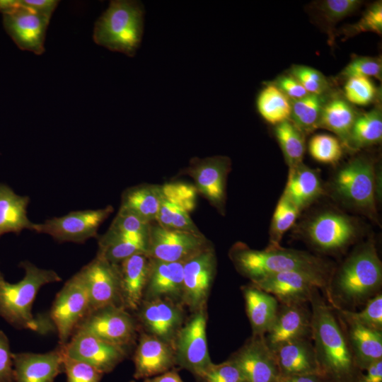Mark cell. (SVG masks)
<instances>
[{"label":"cell","mask_w":382,"mask_h":382,"mask_svg":"<svg viewBox=\"0 0 382 382\" xmlns=\"http://www.w3.org/2000/svg\"><path fill=\"white\" fill-rule=\"evenodd\" d=\"M315 289L309 301L311 338L321 375L329 382H357L356 366L343 323L335 309Z\"/></svg>","instance_id":"6da1fadb"},{"label":"cell","mask_w":382,"mask_h":382,"mask_svg":"<svg viewBox=\"0 0 382 382\" xmlns=\"http://www.w3.org/2000/svg\"><path fill=\"white\" fill-rule=\"evenodd\" d=\"M382 263L373 243L359 247L349 256L325 288L330 305L349 310L364 304L379 293Z\"/></svg>","instance_id":"7a4b0ae2"},{"label":"cell","mask_w":382,"mask_h":382,"mask_svg":"<svg viewBox=\"0 0 382 382\" xmlns=\"http://www.w3.org/2000/svg\"><path fill=\"white\" fill-rule=\"evenodd\" d=\"M23 278L17 283L8 282L0 271V317L18 329L45 332L52 325L50 319H37L32 313L35 299L42 286L62 281L52 270L42 269L29 261L21 262Z\"/></svg>","instance_id":"3957f363"},{"label":"cell","mask_w":382,"mask_h":382,"mask_svg":"<svg viewBox=\"0 0 382 382\" xmlns=\"http://www.w3.org/2000/svg\"><path fill=\"white\" fill-rule=\"evenodd\" d=\"M229 256L237 271L252 283L286 271H303L328 277L330 275V266L323 259L306 251L280 245H269L260 250L237 243L231 248Z\"/></svg>","instance_id":"277c9868"},{"label":"cell","mask_w":382,"mask_h":382,"mask_svg":"<svg viewBox=\"0 0 382 382\" xmlns=\"http://www.w3.org/2000/svg\"><path fill=\"white\" fill-rule=\"evenodd\" d=\"M144 16L140 1H111L95 23L93 40L111 51L134 57L143 36Z\"/></svg>","instance_id":"5b68a950"},{"label":"cell","mask_w":382,"mask_h":382,"mask_svg":"<svg viewBox=\"0 0 382 382\" xmlns=\"http://www.w3.org/2000/svg\"><path fill=\"white\" fill-rule=\"evenodd\" d=\"M89 312V297L78 272L64 284L52 303L50 319L57 330L59 346L65 345Z\"/></svg>","instance_id":"8992f818"},{"label":"cell","mask_w":382,"mask_h":382,"mask_svg":"<svg viewBox=\"0 0 382 382\" xmlns=\"http://www.w3.org/2000/svg\"><path fill=\"white\" fill-rule=\"evenodd\" d=\"M207 306L192 312L176 337L174 351L175 364L200 378L213 363L206 334Z\"/></svg>","instance_id":"52a82bcc"},{"label":"cell","mask_w":382,"mask_h":382,"mask_svg":"<svg viewBox=\"0 0 382 382\" xmlns=\"http://www.w3.org/2000/svg\"><path fill=\"white\" fill-rule=\"evenodd\" d=\"M138 328L137 320L123 306H110L89 312L76 331L88 332L127 350L135 342Z\"/></svg>","instance_id":"ba28073f"},{"label":"cell","mask_w":382,"mask_h":382,"mask_svg":"<svg viewBox=\"0 0 382 382\" xmlns=\"http://www.w3.org/2000/svg\"><path fill=\"white\" fill-rule=\"evenodd\" d=\"M112 212L110 205L97 209L71 212L35 224L34 231L47 234L59 243H82L97 236L99 227Z\"/></svg>","instance_id":"9c48e42d"},{"label":"cell","mask_w":382,"mask_h":382,"mask_svg":"<svg viewBox=\"0 0 382 382\" xmlns=\"http://www.w3.org/2000/svg\"><path fill=\"white\" fill-rule=\"evenodd\" d=\"M335 189L346 202L368 213H375V173L372 163L357 158L342 168L335 178Z\"/></svg>","instance_id":"30bf717a"},{"label":"cell","mask_w":382,"mask_h":382,"mask_svg":"<svg viewBox=\"0 0 382 382\" xmlns=\"http://www.w3.org/2000/svg\"><path fill=\"white\" fill-rule=\"evenodd\" d=\"M209 246L201 233L166 228L151 223L146 255L161 261L185 262Z\"/></svg>","instance_id":"8fae6325"},{"label":"cell","mask_w":382,"mask_h":382,"mask_svg":"<svg viewBox=\"0 0 382 382\" xmlns=\"http://www.w3.org/2000/svg\"><path fill=\"white\" fill-rule=\"evenodd\" d=\"M330 277L303 271H286L266 276L253 285L274 296L280 303H306L313 290L325 289Z\"/></svg>","instance_id":"7c38bea8"},{"label":"cell","mask_w":382,"mask_h":382,"mask_svg":"<svg viewBox=\"0 0 382 382\" xmlns=\"http://www.w3.org/2000/svg\"><path fill=\"white\" fill-rule=\"evenodd\" d=\"M197 194L195 185L185 183L161 185L160 208L156 223L166 228L200 233L190 216L196 205Z\"/></svg>","instance_id":"4fadbf2b"},{"label":"cell","mask_w":382,"mask_h":382,"mask_svg":"<svg viewBox=\"0 0 382 382\" xmlns=\"http://www.w3.org/2000/svg\"><path fill=\"white\" fill-rule=\"evenodd\" d=\"M137 312V322L144 332L174 349L176 337L185 322L183 304L165 299L143 300Z\"/></svg>","instance_id":"5bb4252c"},{"label":"cell","mask_w":382,"mask_h":382,"mask_svg":"<svg viewBox=\"0 0 382 382\" xmlns=\"http://www.w3.org/2000/svg\"><path fill=\"white\" fill-rule=\"evenodd\" d=\"M216 267L215 252L210 245L184 262L182 303L192 312L207 306Z\"/></svg>","instance_id":"9a60e30c"},{"label":"cell","mask_w":382,"mask_h":382,"mask_svg":"<svg viewBox=\"0 0 382 382\" xmlns=\"http://www.w3.org/2000/svg\"><path fill=\"white\" fill-rule=\"evenodd\" d=\"M79 272L88 293L89 312L110 306H122L118 265L97 254Z\"/></svg>","instance_id":"2e32d148"},{"label":"cell","mask_w":382,"mask_h":382,"mask_svg":"<svg viewBox=\"0 0 382 382\" xmlns=\"http://www.w3.org/2000/svg\"><path fill=\"white\" fill-rule=\"evenodd\" d=\"M231 166V159L224 156L196 158L187 170L197 192L221 214L225 212L226 179Z\"/></svg>","instance_id":"e0dca14e"},{"label":"cell","mask_w":382,"mask_h":382,"mask_svg":"<svg viewBox=\"0 0 382 382\" xmlns=\"http://www.w3.org/2000/svg\"><path fill=\"white\" fill-rule=\"evenodd\" d=\"M61 347L68 357L88 363L103 374L111 372L127 356L125 349L81 330L75 331Z\"/></svg>","instance_id":"ac0fdd59"},{"label":"cell","mask_w":382,"mask_h":382,"mask_svg":"<svg viewBox=\"0 0 382 382\" xmlns=\"http://www.w3.org/2000/svg\"><path fill=\"white\" fill-rule=\"evenodd\" d=\"M241 370L245 382H279L281 375L274 352L264 336L251 337L230 357Z\"/></svg>","instance_id":"d6986e66"},{"label":"cell","mask_w":382,"mask_h":382,"mask_svg":"<svg viewBox=\"0 0 382 382\" xmlns=\"http://www.w3.org/2000/svg\"><path fill=\"white\" fill-rule=\"evenodd\" d=\"M2 16L6 32L19 49L35 54L45 52V34L50 17L25 7L20 2L14 11Z\"/></svg>","instance_id":"ffe728a7"},{"label":"cell","mask_w":382,"mask_h":382,"mask_svg":"<svg viewBox=\"0 0 382 382\" xmlns=\"http://www.w3.org/2000/svg\"><path fill=\"white\" fill-rule=\"evenodd\" d=\"M311 243L323 252H335L347 247L356 236V228L346 216L332 212L315 216L306 226Z\"/></svg>","instance_id":"44dd1931"},{"label":"cell","mask_w":382,"mask_h":382,"mask_svg":"<svg viewBox=\"0 0 382 382\" xmlns=\"http://www.w3.org/2000/svg\"><path fill=\"white\" fill-rule=\"evenodd\" d=\"M306 303H280L275 319L264 340L274 351L286 342L302 338H311V311Z\"/></svg>","instance_id":"7402d4cb"},{"label":"cell","mask_w":382,"mask_h":382,"mask_svg":"<svg viewBox=\"0 0 382 382\" xmlns=\"http://www.w3.org/2000/svg\"><path fill=\"white\" fill-rule=\"evenodd\" d=\"M13 382H54L64 372L61 346L46 353H13Z\"/></svg>","instance_id":"603a6c76"},{"label":"cell","mask_w":382,"mask_h":382,"mask_svg":"<svg viewBox=\"0 0 382 382\" xmlns=\"http://www.w3.org/2000/svg\"><path fill=\"white\" fill-rule=\"evenodd\" d=\"M133 361L135 379H145L162 374L176 365L174 349L144 331L140 332Z\"/></svg>","instance_id":"cb8c5ba5"},{"label":"cell","mask_w":382,"mask_h":382,"mask_svg":"<svg viewBox=\"0 0 382 382\" xmlns=\"http://www.w3.org/2000/svg\"><path fill=\"white\" fill-rule=\"evenodd\" d=\"M183 265L151 258L143 300L165 299L183 304Z\"/></svg>","instance_id":"d4e9b609"},{"label":"cell","mask_w":382,"mask_h":382,"mask_svg":"<svg viewBox=\"0 0 382 382\" xmlns=\"http://www.w3.org/2000/svg\"><path fill=\"white\" fill-rule=\"evenodd\" d=\"M151 258L146 253H137L120 262V296L122 306L137 311L143 301Z\"/></svg>","instance_id":"484cf974"},{"label":"cell","mask_w":382,"mask_h":382,"mask_svg":"<svg viewBox=\"0 0 382 382\" xmlns=\"http://www.w3.org/2000/svg\"><path fill=\"white\" fill-rule=\"evenodd\" d=\"M281 378L306 374H320L313 343L309 338L292 340L274 351Z\"/></svg>","instance_id":"4316f807"},{"label":"cell","mask_w":382,"mask_h":382,"mask_svg":"<svg viewBox=\"0 0 382 382\" xmlns=\"http://www.w3.org/2000/svg\"><path fill=\"white\" fill-rule=\"evenodd\" d=\"M340 318L343 323L356 366L361 372L371 364L382 359V331L366 328L341 316Z\"/></svg>","instance_id":"83f0119b"},{"label":"cell","mask_w":382,"mask_h":382,"mask_svg":"<svg viewBox=\"0 0 382 382\" xmlns=\"http://www.w3.org/2000/svg\"><path fill=\"white\" fill-rule=\"evenodd\" d=\"M242 291L253 335L264 336L275 319L279 301L274 296L253 284L243 286Z\"/></svg>","instance_id":"f1b7e54d"},{"label":"cell","mask_w":382,"mask_h":382,"mask_svg":"<svg viewBox=\"0 0 382 382\" xmlns=\"http://www.w3.org/2000/svg\"><path fill=\"white\" fill-rule=\"evenodd\" d=\"M323 189L317 170L302 163L289 168L288 180L283 192L300 210L322 195Z\"/></svg>","instance_id":"f546056e"},{"label":"cell","mask_w":382,"mask_h":382,"mask_svg":"<svg viewBox=\"0 0 382 382\" xmlns=\"http://www.w3.org/2000/svg\"><path fill=\"white\" fill-rule=\"evenodd\" d=\"M28 196L17 195L10 187L0 183V237L7 233L19 234L34 231L35 223L28 217Z\"/></svg>","instance_id":"4dcf8cb0"},{"label":"cell","mask_w":382,"mask_h":382,"mask_svg":"<svg viewBox=\"0 0 382 382\" xmlns=\"http://www.w3.org/2000/svg\"><path fill=\"white\" fill-rule=\"evenodd\" d=\"M160 202L161 185H139L129 187L122 193L119 211L153 223L156 220Z\"/></svg>","instance_id":"1f68e13d"},{"label":"cell","mask_w":382,"mask_h":382,"mask_svg":"<svg viewBox=\"0 0 382 382\" xmlns=\"http://www.w3.org/2000/svg\"><path fill=\"white\" fill-rule=\"evenodd\" d=\"M357 115L346 99L339 96L333 97L325 100L323 105L319 128L333 132L343 145L349 147L351 130Z\"/></svg>","instance_id":"d6a6232c"},{"label":"cell","mask_w":382,"mask_h":382,"mask_svg":"<svg viewBox=\"0 0 382 382\" xmlns=\"http://www.w3.org/2000/svg\"><path fill=\"white\" fill-rule=\"evenodd\" d=\"M148 241L108 228L98 239L97 254L111 263L119 265L137 253L147 254Z\"/></svg>","instance_id":"836d02e7"},{"label":"cell","mask_w":382,"mask_h":382,"mask_svg":"<svg viewBox=\"0 0 382 382\" xmlns=\"http://www.w3.org/2000/svg\"><path fill=\"white\" fill-rule=\"evenodd\" d=\"M256 105L260 115L270 124L277 125L290 120L291 100L273 83L262 89Z\"/></svg>","instance_id":"e575fe53"},{"label":"cell","mask_w":382,"mask_h":382,"mask_svg":"<svg viewBox=\"0 0 382 382\" xmlns=\"http://www.w3.org/2000/svg\"><path fill=\"white\" fill-rule=\"evenodd\" d=\"M382 113L379 108L357 115L349 137V147L360 149L381 142Z\"/></svg>","instance_id":"d590c367"},{"label":"cell","mask_w":382,"mask_h":382,"mask_svg":"<svg viewBox=\"0 0 382 382\" xmlns=\"http://www.w3.org/2000/svg\"><path fill=\"white\" fill-rule=\"evenodd\" d=\"M325 99L323 96L308 94L291 100L290 120L303 134H308L319 128V120Z\"/></svg>","instance_id":"8d00e7d4"},{"label":"cell","mask_w":382,"mask_h":382,"mask_svg":"<svg viewBox=\"0 0 382 382\" xmlns=\"http://www.w3.org/2000/svg\"><path fill=\"white\" fill-rule=\"evenodd\" d=\"M274 133L289 168L302 163L306 150L304 134L291 120L276 125Z\"/></svg>","instance_id":"74e56055"},{"label":"cell","mask_w":382,"mask_h":382,"mask_svg":"<svg viewBox=\"0 0 382 382\" xmlns=\"http://www.w3.org/2000/svg\"><path fill=\"white\" fill-rule=\"evenodd\" d=\"M300 211L285 195L282 194L272 219L270 245H280L282 236L294 224Z\"/></svg>","instance_id":"f35d334b"},{"label":"cell","mask_w":382,"mask_h":382,"mask_svg":"<svg viewBox=\"0 0 382 382\" xmlns=\"http://www.w3.org/2000/svg\"><path fill=\"white\" fill-rule=\"evenodd\" d=\"M359 312L334 308L342 318L355 322L366 328L382 331V294L378 293L364 303Z\"/></svg>","instance_id":"ab89813d"},{"label":"cell","mask_w":382,"mask_h":382,"mask_svg":"<svg viewBox=\"0 0 382 382\" xmlns=\"http://www.w3.org/2000/svg\"><path fill=\"white\" fill-rule=\"evenodd\" d=\"M308 151L316 161L334 164L342 156V146L340 141L332 135L318 134L310 139Z\"/></svg>","instance_id":"60d3db41"},{"label":"cell","mask_w":382,"mask_h":382,"mask_svg":"<svg viewBox=\"0 0 382 382\" xmlns=\"http://www.w3.org/2000/svg\"><path fill=\"white\" fill-rule=\"evenodd\" d=\"M345 97L351 104L364 106L374 101L377 94L376 86L369 78H348L344 87Z\"/></svg>","instance_id":"b9f144b4"},{"label":"cell","mask_w":382,"mask_h":382,"mask_svg":"<svg viewBox=\"0 0 382 382\" xmlns=\"http://www.w3.org/2000/svg\"><path fill=\"white\" fill-rule=\"evenodd\" d=\"M151 223L147 222L132 214L118 211L110 228L116 231L149 240Z\"/></svg>","instance_id":"7bdbcfd3"},{"label":"cell","mask_w":382,"mask_h":382,"mask_svg":"<svg viewBox=\"0 0 382 382\" xmlns=\"http://www.w3.org/2000/svg\"><path fill=\"white\" fill-rule=\"evenodd\" d=\"M290 74L299 81L309 94L323 96L328 89V82L325 76L312 67L294 65Z\"/></svg>","instance_id":"ee69618b"},{"label":"cell","mask_w":382,"mask_h":382,"mask_svg":"<svg viewBox=\"0 0 382 382\" xmlns=\"http://www.w3.org/2000/svg\"><path fill=\"white\" fill-rule=\"evenodd\" d=\"M63 365L66 382H100L103 375L91 364L69 357L64 353Z\"/></svg>","instance_id":"f6af8a7d"},{"label":"cell","mask_w":382,"mask_h":382,"mask_svg":"<svg viewBox=\"0 0 382 382\" xmlns=\"http://www.w3.org/2000/svg\"><path fill=\"white\" fill-rule=\"evenodd\" d=\"M200 379L204 382H245L238 366L230 358L220 364L212 363Z\"/></svg>","instance_id":"bcb514c9"},{"label":"cell","mask_w":382,"mask_h":382,"mask_svg":"<svg viewBox=\"0 0 382 382\" xmlns=\"http://www.w3.org/2000/svg\"><path fill=\"white\" fill-rule=\"evenodd\" d=\"M382 66L381 60L370 57H359L352 59L343 69L342 75L347 79L351 77H375L381 79Z\"/></svg>","instance_id":"7dc6e473"},{"label":"cell","mask_w":382,"mask_h":382,"mask_svg":"<svg viewBox=\"0 0 382 382\" xmlns=\"http://www.w3.org/2000/svg\"><path fill=\"white\" fill-rule=\"evenodd\" d=\"M361 4L359 0H325L319 4L318 9L328 21L336 22L354 12Z\"/></svg>","instance_id":"c3c4849f"},{"label":"cell","mask_w":382,"mask_h":382,"mask_svg":"<svg viewBox=\"0 0 382 382\" xmlns=\"http://www.w3.org/2000/svg\"><path fill=\"white\" fill-rule=\"evenodd\" d=\"M352 32H373L381 35L382 32L381 1L371 4L364 13L360 21L352 26Z\"/></svg>","instance_id":"681fc988"},{"label":"cell","mask_w":382,"mask_h":382,"mask_svg":"<svg viewBox=\"0 0 382 382\" xmlns=\"http://www.w3.org/2000/svg\"><path fill=\"white\" fill-rule=\"evenodd\" d=\"M12 355L8 338L0 330V382H13Z\"/></svg>","instance_id":"f907efd6"},{"label":"cell","mask_w":382,"mask_h":382,"mask_svg":"<svg viewBox=\"0 0 382 382\" xmlns=\"http://www.w3.org/2000/svg\"><path fill=\"white\" fill-rule=\"evenodd\" d=\"M290 100L302 98L309 93L291 74L282 75L273 83Z\"/></svg>","instance_id":"816d5d0a"},{"label":"cell","mask_w":382,"mask_h":382,"mask_svg":"<svg viewBox=\"0 0 382 382\" xmlns=\"http://www.w3.org/2000/svg\"><path fill=\"white\" fill-rule=\"evenodd\" d=\"M19 2L22 6L50 18L59 4L56 0H19Z\"/></svg>","instance_id":"f5cc1de1"},{"label":"cell","mask_w":382,"mask_h":382,"mask_svg":"<svg viewBox=\"0 0 382 382\" xmlns=\"http://www.w3.org/2000/svg\"><path fill=\"white\" fill-rule=\"evenodd\" d=\"M365 371L357 382H382V359L371 364Z\"/></svg>","instance_id":"db71d44e"},{"label":"cell","mask_w":382,"mask_h":382,"mask_svg":"<svg viewBox=\"0 0 382 382\" xmlns=\"http://www.w3.org/2000/svg\"><path fill=\"white\" fill-rule=\"evenodd\" d=\"M279 382H329L320 374H306L281 378Z\"/></svg>","instance_id":"11a10c76"},{"label":"cell","mask_w":382,"mask_h":382,"mask_svg":"<svg viewBox=\"0 0 382 382\" xmlns=\"http://www.w3.org/2000/svg\"><path fill=\"white\" fill-rule=\"evenodd\" d=\"M144 382H183L180 375L173 369L162 374L144 379Z\"/></svg>","instance_id":"9f6ffc18"},{"label":"cell","mask_w":382,"mask_h":382,"mask_svg":"<svg viewBox=\"0 0 382 382\" xmlns=\"http://www.w3.org/2000/svg\"><path fill=\"white\" fill-rule=\"evenodd\" d=\"M19 6L18 0H0V12L2 15L9 13Z\"/></svg>","instance_id":"6f0895ef"},{"label":"cell","mask_w":382,"mask_h":382,"mask_svg":"<svg viewBox=\"0 0 382 382\" xmlns=\"http://www.w3.org/2000/svg\"><path fill=\"white\" fill-rule=\"evenodd\" d=\"M130 382H136V381L132 380V381H131Z\"/></svg>","instance_id":"680465c9"}]
</instances>
